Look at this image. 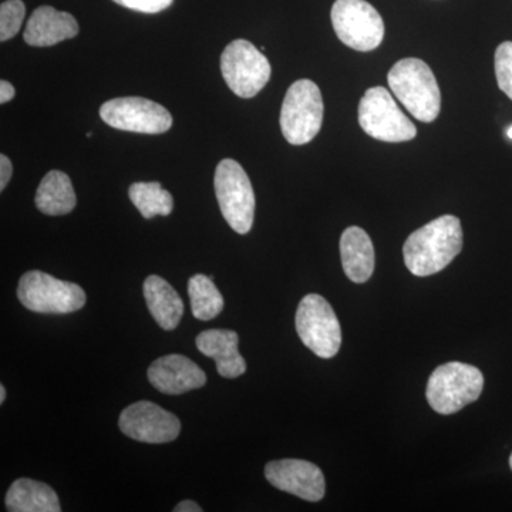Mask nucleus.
Masks as SVG:
<instances>
[{
  "instance_id": "obj_1",
  "label": "nucleus",
  "mask_w": 512,
  "mask_h": 512,
  "mask_svg": "<svg viewBox=\"0 0 512 512\" xmlns=\"http://www.w3.org/2000/svg\"><path fill=\"white\" fill-rule=\"evenodd\" d=\"M463 227L454 215H443L414 231L404 242V264L413 275L430 276L447 268L463 249Z\"/></svg>"
},
{
  "instance_id": "obj_2",
  "label": "nucleus",
  "mask_w": 512,
  "mask_h": 512,
  "mask_svg": "<svg viewBox=\"0 0 512 512\" xmlns=\"http://www.w3.org/2000/svg\"><path fill=\"white\" fill-rule=\"evenodd\" d=\"M387 83L414 119L431 123L439 117L440 87L429 64L423 60L416 57L399 60L387 74Z\"/></svg>"
},
{
  "instance_id": "obj_3",
  "label": "nucleus",
  "mask_w": 512,
  "mask_h": 512,
  "mask_svg": "<svg viewBox=\"0 0 512 512\" xmlns=\"http://www.w3.org/2000/svg\"><path fill=\"white\" fill-rule=\"evenodd\" d=\"M484 389V376L476 366L448 362L431 373L427 383V400L439 414H454L476 402Z\"/></svg>"
},
{
  "instance_id": "obj_4",
  "label": "nucleus",
  "mask_w": 512,
  "mask_h": 512,
  "mask_svg": "<svg viewBox=\"0 0 512 512\" xmlns=\"http://www.w3.org/2000/svg\"><path fill=\"white\" fill-rule=\"evenodd\" d=\"M214 188L229 227L237 234H248L254 225L255 192L241 164L231 158L222 160L215 170Z\"/></svg>"
},
{
  "instance_id": "obj_5",
  "label": "nucleus",
  "mask_w": 512,
  "mask_h": 512,
  "mask_svg": "<svg viewBox=\"0 0 512 512\" xmlns=\"http://www.w3.org/2000/svg\"><path fill=\"white\" fill-rule=\"evenodd\" d=\"M281 128L292 146H303L318 136L323 123V99L318 84L298 80L289 87L282 104Z\"/></svg>"
},
{
  "instance_id": "obj_6",
  "label": "nucleus",
  "mask_w": 512,
  "mask_h": 512,
  "mask_svg": "<svg viewBox=\"0 0 512 512\" xmlns=\"http://www.w3.org/2000/svg\"><path fill=\"white\" fill-rule=\"evenodd\" d=\"M18 298L30 312L53 315L80 311L87 301L82 286L42 271H29L20 278Z\"/></svg>"
},
{
  "instance_id": "obj_7",
  "label": "nucleus",
  "mask_w": 512,
  "mask_h": 512,
  "mask_svg": "<svg viewBox=\"0 0 512 512\" xmlns=\"http://www.w3.org/2000/svg\"><path fill=\"white\" fill-rule=\"evenodd\" d=\"M359 124L363 131L384 143H404L417 136L413 121L397 106L384 87L367 90L359 103Z\"/></svg>"
},
{
  "instance_id": "obj_8",
  "label": "nucleus",
  "mask_w": 512,
  "mask_h": 512,
  "mask_svg": "<svg viewBox=\"0 0 512 512\" xmlns=\"http://www.w3.org/2000/svg\"><path fill=\"white\" fill-rule=\"evenodd\" d=\"M296 332L303 345L322 359L338 355L342 330L330 303L318 293H309L299 303L295 316Z\"/></svg>"
},
{
  "instance_id": "obj_9",
  "label": "nucleus",
  "mask_w": 512,
  "mask_h": 512,
  "mask_svg": "<svg viewBox=\"0 0 512 512\" xmlns=\"http://www.w3.org/2000/svg\"><path fill=\"white\" fill-rule=\"evenodd\" d=\"M221 72L232 93L252 99L271 79V63L251 42L238 39L222 52Z\"/></svg>"
},
{
  "instance_id": "obj_10",
  "label": "nucleus",
  "mask_w": 512,
  "mask_h": 512,
  "mask_svg": "<svg viewBox=\"0 0 512 512\" xmlns=\"http://www.w3.org/2000/svg\"><path fill=\"white\" fill-rule=\"evenodd\" d=\"M330 18L340 42L350 49L372 52L383 42L382 16L366 0H336Z\"/></svg>"
},
{
  "instance_id": "obj_11",
  "label": "nucleus",
  "mask_w": 512,
  "mask_h": 512,
  "mask_svg": "<svg viewBox=\"0 0 512 512\" xmlns=\"http://www.w3.org/2000/svg\"><path fill=\"white\" fill-rule=\"evenodd\" d=\"M100 117L110 127L141 134L167 133L173 116L156 101L143 97H119L100 107Z\"/></svg>"
},
{
  "instance_id": "obj_12",
  "label": "nucleus",
  "mask_w": 512,
  "mask_h": 512,
  "mask_svg": "<svg viewBox=\"0 0 512 512\" xmlns=\"http://www.w3.org/2000/svg\"><path fill=\"white\" fill-rule=\"evenodd\" d=\"M120 430L130 439L141 443H170L180 436L181 423L177 416L151 402H137L120 414Z\"/></svg>"
},
{
  "instance_id": "obj_13",
  "label": "nucleus",
  "mask_w": 512,
  "mask_h": 512,
  "mask_svg": "<svg viewBox=\"0 0 512 512\" xmlns=\"http://www.w3.org/2000/svg\"><path fill=\"white\" fill-rule=\"evenodd\" d=\"M269 484L309 503H318L325 497L326 483L322 470L316 464L295 458L271 461L265 466Z\"/></svg>"
},
{
  "instance_id": "obj_14",
  "label": "nucleus",
  "mask_w": 512,
  "mask_h": 512,
  "mask_svg": "<svg viewBox=\"0 0 512 512\" xmlns=\"http://www.w3.org/2000/svg\"><path fill=\"white\" fill-rule=\"evenodd\" d=\"M147 376L154 389L164 394L191 392L207 383L204 370L183 355L160 357L148 367Z\"/></svg>"
},
{
  "instance_id": "obj_15",
  "label": "nucleus",
  "mask_w": 512,
  "mask_h": 512,
  "mask_svg": "<svg viewBox=\"0 0 512 512\" xmlns=\"http://www.w3.org/2000/svg\"><path fill=\"white\" fill-rule=\"evenodd\" d=\"M77 35L79 25L70 13L59 12L52 6H40L30 16L23 37L29 46L50 47Z\"/></svg>"
},
{
  "instance_id": "obj_16",
  "label": "nucleus",
  "mask_w": 512,
  "mask_h": 512,
  "mask_svg": "<svg viewBox=\"0 0 512 512\" xmlns=\"http://www.w3.org/2000/svg\"><path fill=\"white\" fill-rule=\"evenodd\" d=\"M195 342L202 355L215 360L218 373L225 379H237L247 372V362L239 353L238 333L234 330H205Z\"/></svg>"
},
{
  "instance_id": "obj_17",
  "label": "nucleus",
  "mask_w": 512,
  "mask_h": 512,
  "mask_svg": "<svg viewBox=\"0 0 512 512\" xmlns=\"http://www.w3.org/2000/svg\"><path fill=\"white\" fill-rule=\"evenodd\" d=\"M343 271L355 284H365L375 272V248L365 229L350 227L340 238Z\"/></svg>"
},
{
  "instance_id": "obj_18",
  "label": "nucleus",
  "mask_w": 512,
  "mask_h": 512,
  "mask_svg": "<svg viewBox=\"0 0 512 512\" xmlns=\"http://www.w3.org/2000/svg\"><path fill=\"white\" fill-rule=\"evenodd\" d=\"M148 311L164 330H174L184 315V302L177 291L161 276L150 275L144 282Z\"/></svg>"
},
{
  "instance_id": "obj_19",
  "label": "nucleus",
  "mask_w": 512,
  "mask_h": 512,
  "mask_svg": "<svg viewBox=\"0 0 512 512\" xmlns=\"http://www.w3.org/2000/svg\"><path fill=\"white\" fill-rule=\"evenodd\" d=\"M6 508L10 512H60L59 497L52 487L30 478H19L6 494Z\"/></svg>"
},
{
  "instance_id": "obj_20",
  "label": "nucleus",
  "mask_w": 512,
  "mask_h": 512,
  "mask_svg": "<svg viewBox=\"0 0 512 512\" xmlns=\"http://www.w3.org/2000/svg\"><path fill=\"white\" fill-rule=\"evenodd\" d=\"M35 201L37 210L52 217L72 212L77 200L69 175L57 170L47 173L37 188Z\"/></svg>"
},
{
  "instance_id": "obj_21",
  "label": "nucleus",
  "mask_w": 512,
  "mask_h": 512,
  "mask_svg": "<svg viewBox=\"0 0 512 512\" xmlns=\"http://www.w3.org/2000/svg\"><path fill=\"white\" fill-rule=\"evenodd\" d=\"M188 295H190L191 311L195 319L207 322L217 318L224 309V298L212 278L208 276L202 274L191 276L188 281Z\"/></svg>"
},
{
  "instance_id": "obj_22",
  "label": "nucleus",
  "mask_w": 512,
  "mask_h": 512,
  "mask_svg": "<svg viewBox=\"0 0 512 512\" xmlns=\"http://www.w3.org/2000/svg\"><path fill=\"white\" fill-rule=\"evenodd\" d=\"M130 200L146 220L173 212L174 198L160 183H134L128 190Z\"/></svg>"
},
{
  "instance_id": "obj_23",
  "label": "nucleus",
  "mask_w": 512,
  "mask_h": 512,
  "mask_svg": "<svg viewBox=\"0 0 512 512\" xmlns=\"http://www.w3.org/2000/svg\"><path fill=\"white\" fill-rule=\"evenodd\" d=\"M25 15L26 6L22 0H6L0 5V40L2 42L18 35Z\"/></svg>"
},
{
  "instance_id": "obj_24",
  "label": "nucleus",
  "mask_w": 512,
  "mask_h": 512,
  "mask_svg": "<svg viewBox=\"0 0 512 512\" xmlns=\"http://www.w3.org/2000/svg\"><path fill=\"white\" fill-rule=\"evenodd\" d=\"M494 64L498 87L512 100V42L497 47Z\"/></svg>"
},
{
  "instance_id": "obj_25",
  "label": "nucleus",
  "mask_w": 512,
  "mask_h": 512,
  "mask_svg": "<svg viewBox=\"0 0 512 512\" xmlns=\"http://www.w3.org/2000/svg\"><path fill=\"white\" fill-rule=\"evenodd\" d=\"M123 8L140 13H158L170 8L174 0H113Z\"/></svg>"
},
{
  "instance_id": "obj_26",
  "label": "nucleus",
  "mask_w": 512,
  "mask_h": 512,
  "mask_svg": "<svg viewBox=\"0 0 512 512\" xmlns=\"http://www.w3.org/2000/svg\"><path fill=\"white\" fill-rule=\"evenodd\" d=\"M13 167L12 163L5 154L0 156V191L5 190L6 185L9 184L10 178H12Z\"/></svg>"
},
{
  "instance_id": "obj_27",
  "label": "nucleus",
  "mask_w": 512,
  "mask_h": 512,
  "mask_svg": "<svg viewBox=\"0 0 512 512\" xmlns=\"http://www.w3.org/2000/svg\"><path fill=\"white\" fill-rule=\"evenodd\" d=\"M16 89L6 80L0 82V103L6 104L15 97Z\"/></svg>"
},
{
  "instance_id": "obj_28",
  "label": "nucleus",
  "mask_w": 512,
  "mask_h": 512,
  "mask_svg": "<svg viewBox=\"0 0 512 512\" xmlns=\"http://www.w3.org/2000/svg\"><path fill=\"white\" fill-rule=\"evenodd\" d=\"M175 512H202V508L197 503L191 500L181 501L180 504H177V507L174 508Z\"/></svg>"
},
{
  "instance_id": "obj_29",
  "label": "nucleus",
  "mask_w": 512,
  "mask_h": 512,
  "mask_svg": "<svg viewBox=\"0 0 512 512\" xmlns=\"http://www.w3.org/2000/svg\"><path fill=\"white\" fill-rule=\"evenodd\" d=\"M6 400V389L5 386H0V403H5Z\"/></svg>"
},
{
  "instance_id": "obj_30",
  "label": "nucleus",
  "mask_w": 512,
  "mask_h": 512,
  "mask_svg": "<svg viewBox=\"0 0 512 512\" xmlns=\"http://www.w3.org/2000/svg\"><path fill=\"white\" fill-rule=\"evenodd\" d=\"M507 136L512 140V126L510 127V130L507 131Z\"/></svg>"
},
{
  "instance_id": "obj_31",
  "label": "nucleus",
  "mask_w": 512,
  "mask_h": 512,
  "mask_svg": "<svg viewBox=\"0 0 512 512\" xmlns=\"http://www.w3.org/2000/svg\"><path fill=\"white\" fill-rule=\"evenodd\" d=\"M510 467H511V470H512V454H511V457H510Z\"/></svg>"
}]
</instances>
